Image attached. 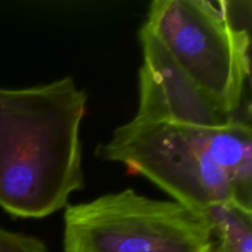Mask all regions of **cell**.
Here are the masks:
<instances>
[{"instance_id": "obj_1", "label": "cell", "mask_w": 252, "mask_h": 252, "mask_svg": "<svg viewBox=\"0 0 252 252\" xmlns=\"http://www.w3.org/2000/svg\"><path fill=\"white\" fill-rule=\"evenodd\" d=\"M88 95L73 78L0 88V208L42 219L84 189L80 126Z\"/></svg>"}, {"instance_id": "obj_2", "label": "cell", "mask_w": 252, "mask_h": 252, "mask_svg": "<svg viewBox=\"0 0 252 252\" xmlns=\"http://www.w3.org/2000/svg\"><path fill=\"white\" fill-rule=\"evenodd\" d=\"M96 155L126 165L193 211L228 202L252 209V129L243 120L220 128L132 120Z\"/></svg>"}, {"instance_id": "obj_3", "label": "cell", "mask_w": 252, "mask_h": 252, "mask_svg": "<svg viewBox=\"0 0 252 252\" xmlns=\"http://www.w3.org/2000/svg\"><path fill=\"white\" fill-rule=\"evenodd\" d=\"M144 25L214 103L235 115L250 76V34L229 1L154 0Z\"/></svg>"}, {"instance_id": "obj_4", "label": "cell", "mask_w": 252, "mask_h": 252, "mask_svg": "<svg viewBox=\"0 0 252 252\" xmlns=\"http://www.w3.org/2000/svg\"><path fill=\"white\" fill-rule=\"evenodd\" d=\"M209 225L201 212L127 189L68 204L64 252H208Z\"/></svg>"}, {"instance_id": "obj_5", "label": "cell", "mask_w": 252, "mask_h": 252, "mask_svg": "<svg viewBox=\"0 0 252 252\" xmlns=\"http://www.w3.org/2000/svg\"><path fill=\"white\" fill-rule=\"evenodd\" d=\"M139 103L133 120L147 123L220 128L240 120L214 103L177 65L161 42L143 25Z\"/></svg>"}, {"instance_id": "obj_6", "label": "cell", "mask_w": 252, "mask_h": 252, "mask_svg": "<svg viewBox=\"0 0 252 252\" xmlns=\"http://www.w3.org/2000/svg\"><path fill=\"white\" fill-rule=\"evenodd\" d=\"M201 213L211 231L208 252H252V209L228 202Z\"/></svg>"}, {"instance_id": "obj_7", "label": "cell", "mask_w": 252, "mask_h": 252, "mask_svg": "<svg viewBox=\"0 0 252 252\" xmlns=\"http://www.w3.org/2000/svg\"><path fill=\"white\" fill-rule=\"evenodd\" d=\"M0 252H48V249L36 236L14 233L0 226Z\"/></svg>"}]
</instances>
